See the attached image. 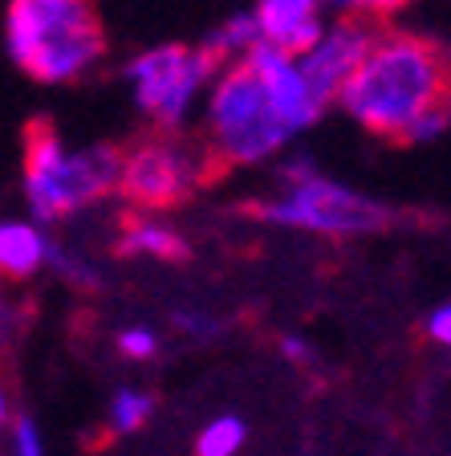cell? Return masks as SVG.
Listing matches in <instances>:
<instances>
[{"mask_svg": "<svg viewBox=\"0 0 451 456\" xmlns=\"http://www.w3.org/2000/svg\"><path fill=\"white\" fill-rule=\"evenodd\" d=\"M338 98L386 142L431 139L451 126V45L386 25Z\"/></svg>", "mask_w": 451, "mask_h": 456, "instance_id": "obj_1", "label": "cell"}, {"mask_svg": "<svg viewBox=\"0 0 451 456\" xmlns=\"http://www.w3.org/2000/svg\"><path fill=\"white\" fill-rule=\"evenodd\" d=\"M9 53L33 82H77L106 57L98 0H9Z\"/></svg>", "mask_w": 451, "mask_h": 456, "instance_id": "obj_2", "label": "cell"}, {"mask_svg": "<svg viewBox=\"0 0 451 456\" xmlns=\"http://www.w3.org/2000/svg\"><path fill=\"white\" fill-rule=\"evenodd\" d=\"M20 142H25L28 208L41 224H57L118 188L126 159L123 142H98L77 155H66L57 123L49 114H33L20 131Z\"/></svg>", "mask_w": 451, "mask_h": 456, "instance_id": "obj_3", "label": "cell"}, {"mask_svg": "<svg viewBox=\"0 0 451 456\" xmlns=\"http://www.w3.org/2000/svg\"><path fill=\"white\" fill-rule=\"evenodd\" d=\"M126 159L118 175V196L131 212H171L196 200V191L212 188L228 175L220 155L207 147L204 134L183 131H139L123 142Z\"/></svg>", "mask_w": 451, "mask_h": 456, "instance_id": "obj_4", "label": "cell"}, {"mask_svg": "<svg viewBox=\"0 0 451 456\" xmlns=\"http://www.w3.org/2000/svg\"><path fill=\"white\" fill-rule=\"evenodd\" d=\"M289 134H297L281 118L273 106L269 82L261 74V61L248 49L245 57H236L224 66L216 94H212V110H207V147L220 155L228 171L236 163H261L264 155H273Z\"/></svg>", "mask_w": 451, "mask_h": 456, "instance_id": "obj_5", "label": "cell"}, {"mask_svg": "<svg viewBox=\"0 0 451 456\" xmlns=\"http://www.w3.org/2000/svg\"><path fill=\"white\" fill-rule=\"evenodd\" d=\"M289 180L293 183L281 200L240 204V212L269 220V224H297V228H313V232H334V237L391 228V208H383V204L358 196V191L342 188L334 180H321L310 163H293Z\"/></svg>", "mask_w": 451, "mask_h": 456, "instance_id": "obj_6", "label": "cell"}, {"mask_svg": "<svg viewBox=\"0 0 451 456\" xmlns=\"http://www.w3.org/2000/svg\"><path fill=\"white\" fill-rule=\"evenodd\" d=\"M224 69L212 45H163L139 53L131 61V82H134V102L150 118L155 131H183V114L191 106V94L199 82Z\"/></svg>", "mask_w": 451, "mask_h": 456, "instance_id": "obj_7", "label": "cell"}, {"mask_svg": "<svg viewBox=\"0 0 451 456\" xmlns=\"http://www.w3.org/2000/svg\"><path fill=\"white\" fill-rule=\"evenodd\" d=\"M383 28H386L383 20H370V17H362V12H346L338 25L329 28V37H321L318 49L305 53L297 74H301V82H305V90H310L318 110H326V106L342 94L346 77L362 66V57L370 53V45L378 41Z\"/></svg>", "mask_w": 451, "mask_h": 456, "instance_id": "obj_8", "label": "cell"}, {"mask_svg": "<svg viewBox=\"0 0 451 456\" xmlns=\"http://www.w3.org/2000/svg\"><path fill=\"white\" fill-rule=\"evenodd\" d=\"M253 20L261 28V41L281 57L313 53L321 41L318 0H261Z\"/></svg>", "mask_w": 451, "mask_h": 456, "instance_id": "obj_9", "label": "cell"}, {"mask_svg": "<svg viewBox=\"0 0 451 456\" xmlns=\"http://www.w3.org/2000/svg\"><path fill=\"white\" fill-rule=\"evenodd\" d=\"M114 256H155V261H188L191 245L179 237L175 228L159 224V220L142 216V212L126 208L123 216L114 220V240H110Z\"/></svg>", "mask_w": 451, "mask_h": 456, "instance_id": "obj_10", "label": "cell"}, {"mask_svg": "<svg viewBox=\"0 0 451 456\" xmlns=\"http://www.w3.org/2000/svg\"><path fill=\"white\" fill-rule=\"evenodd\" d=\"M45 245L33 224H0V273L12 281L37 273V265H45Z\"/></svg>", "mask_w": 451, "mask_h": 456, "instance_id": "obj_11", "label": "cell"}, {"mask_svg": "<svg viewBox=\"0 0 451 456\" xmlns=\"http://www.w3.org/2000/svg\"><path fill=\"white\" fill-rule=\"evenodd\" d=\"M155 411V395L139 387H123L110 399V419H106V436H131Z\"/></svg>", "mask_w": 451, "mask_h": 456, "instance_id": "obj_12", "label": "cell"}, {"mask_svg": "<svg viewBox=\"0 0 451 456\" xmlns=\"http://www.w3.org/2000/svg\"><path fill=\"white\" fill-rule=\"evenodd\" d=\"M245 419L240 416H216L196 436V456H236L245 444Z\"/></svg>", "mask_w": 451, "mask_h": 456, "instance_id": "obj_13", "label": "cell"}, {"mask_svg": "<svg viewBox=\"0 0 451 456\" xmlns=\"http://www.w3.org/2000/svg\"><path fill=\"white\" fill-rule=\"evenodd\" d=\"M12 456H45L37 419L28 416V411H20V416L12 419Z\"/></svg>", "mask_w": 451, "mask_h": 456, "instance_id": "obj_14", "label": "cell"}, {"mask_svg": "<svg viewBox=\"0 0 451 456\" xmlns=\"http://www.w3.org/2000/svg\"><path fill=\"white\" fill-rule=\"evenodd\" d=\"M118 351H123L126 359H150V354L159 351V338L150 330H142V326H134V330L118 334Z\"/></svg>", "mask_w": 451, "mask_h": 456, "instance_id": "obj_15", "label": "cell"}, {"mask_svg": "<svg viewBox=\"0 0 451 456\" xmlns=\"http://www.w3.org/2000/svg\"><path fill=\"white\" fill-rule=\"evenodd\" d=\"M403 4H411V0H350V12H362V17H370V20L391 25L395 9H403Z\"/></svg>", "mask_w": 451, "mask_h": 456, "instance_id": "obj_16", "label": "cell"}, {"mask_svg": "<svg viewBox=\"0 0 451 456\" xmlns=\"http://www.w3.org/2000/svg\"><path fill=\"white\" fill-rule=\"evenodd\" d=\"M427 334H431L435 342H443V346H451V305H439V310L427 318Z\"/></svg>", "mask_w": 451, "mask_h": 456, "instance_id": "obj_17", "label": "cell"}, {"mask_svg": "<svg viewBox=\"0 0 451 456\" xmlns=\"http://www.w3.org/2000/svg\"><path fill=\"white\" fill-rule=\"evenodd\" d=\"M9 424V399H4V387H0V432Z\"/></svg>", "mask_w": 451, "mask_h": 456, "instance_id": "obj_18", "label": "cell"}, {"mask_svg": "<svg viewBox=\"0 0 451 456\" xmlns=\"http://www.w3.org/2000/svg\"><path fill=\"white\" fill-rule=\"evenodd\" d=\"M342 4H350V0H342Z\"/></svg>", "mask_w": 451, "mask_h": 456, "instance_id": "obj_19", "label": "cell"}]
</instances>
